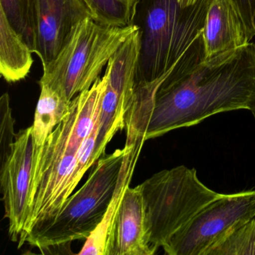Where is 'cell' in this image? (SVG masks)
<instances>
[{
    "mask_svg": "<svg viewBox=\"0 0 255 255\" xmlns=\"http://www.w3.org/2000/svg\"><path fill=\"white\" fill-rule=\"evenodd\" d=\"M36 14L35 53L43 66L56 57L79 23L93 18L81 0H37Z\"/></svg>",
    "mask_w": 255,
    "mask_h": 255,
    "instance_id": "9c48e42d",
    "label": "cell"
},
{
    "mask_svg": "<svg viewBox=\"0 0 255 255\" xmlns=\"http://www.w3.org/2000/svg\"><path fill=\"white\" fill-rule=\"evenodd\" d=\"M198 0H178V2L181 4L183 6H189V5H193Z\"/></svg>",
    "mask_w": 255,
    "mask_h": 255,
    "instance_id": "44dd1931",
    "label": "cell"
},
{
    "mask_svg": "<svg viewBox=\"0 0 255 255\" xmlns=\"http://www.w3.org/2000/svg\"><path fill=\"white\" fill-rule=\"evenodd\" d=\"M37 0H0L11 26L35 53L37 41Z\"/></svg>",
    "mask_w": 255,
    "mask_h": 255,
    "instance_id": "9a60e30c",
    "label": "cell"
},
{
    "mask_svg": "<svg viewBox=\"0 0 255 255\" xmlns=\"http://www.w3.org/2000/svg\"><path fill=\"white\" fill-rule=\"evenodd\" d=\"M0 161L2 164L11 153L17 134L14 130V119L8 93L3 94L0 98Z\"/></svg>",
    "mask_w": 255,
    "mask_h": 255,
    "instance_id": "ac0fdd59",
    "label": "cell"
},
{
    "mask_svg": "<svg viewBox=\"0 0 255 255\" xmlns=\"http://www.w3.org/2000/svg\"><path fill=\"white\" fill-rule=\"evenodd\" d=\"M36 144L32 126L16 134L11 153L1 164L0 186L8 219V235L18 243L26 222Z\"/></svg>",
    "mask_w": 255,
    "mask_h": 255,
    "instance_id": "ba28073f",
    "label": "cell"
},
{
    "mask_svg": "<svg viewBox=\"0 0 255 255\" xmlns=\"http://www.w3.org/2000/svg\"><path fill=\"white\" fill-rule=\"evenodd\" d=\"M238 14L249 41L255 36V0H228Z\"/></svg>",
    "mask_w": 255,
    "mask_h": 255,
    "instance_id": "d6986e66",
    "label": "cell"
},
{
    "mask_svg": "<svg viewBox=\"0 0 255 255\" xmlns=\"http://www.w3.org/2000/svg\"><path fill=\"white\" fill-rule=\"evenodd\" d=\"M211 0L183 6L178 0H138L140 32L135 85L187 72L204 61L203 30Z\"/></svg>",
    "mask_w": 255,
    "mask_h": 255,
    "instance_id": "3957f363",
    "label": "cell"
},
{
    "mask_svg": "<svg viewBox=\"0 0 255 255\" xmlns=\"http://www.w3.org/2000/svg\"><path fill=\"white\" fill-rule=\"evenodd\" d=\"M138 29L135 24H101L91 17L82 20L56 57L43 66L39 85H47L71 102L93 86L110 59Z\"/></svg>",
    "mask_w": 255,
    "mask_h": 255,
    "instance_id": "5b68a950",
    "label": "cell"
},
{
    "mask_svg": "<svg viewBox=\"0 0 255 255\" xmlns=\"http://www.w3.org/2000/svg\"><path fill=\"white\" fill-rule=\"evenodd\" d=\"M92 13L94 20L101 24L126 26L133 24L130 10L120 0H81Z\"/></svg>",
    "mask_w": 255,
    "mask_h": 255,
    "instance_id": "e0dca14e",
    "label": "cell"
},
{
    "mask_svg": "<svg viewBox=\"0 0 255 255\" xmlns=\"http://www.w3.org/2000/svg\"><path fill=\"white\" fill-rule=\"evenodd\" d=\"M41 93L35 109L32 133L37 147H41L49 135L63 120L71 107V102L47 85L40 84Z\"/></svg>",
    "mask_w": 255,
    "mask_h": 255,
    "instance_id": "5bb4252c",
    "label": "cell"
},
{
    "mask_svg": "<svg viewBox=\"0 0 255 255\" xmlns=\"http://www.w3.org/2000/svg\"><path fill=\"white\" fill-rule=\"evenodd\" d=\"M127 151L125 145L100 158L85 184L66 200L56 216L35 225L25 243L43 251L86 240L107 213Z\"/></svg>",
    "mask_w": 255,
    "mask_h": 255,
    "instance_id": "277c9868",
    "label": "cell"
},
{
    "mask_svg": "<svg viewBox=\"0 0 255 255\" xmlns=\"http://www.w3.org/2000/svg\"><path fill=\"white\" fill-rule=\"evenodd\" d=\"M144 142V141H140L132 144H125L128 147V151L124 158L113 199L104 219L95 228V231L86 239V243L78 255H106L109 235L114 222L115 216L127 188L129 186Z\"/></svg>",
    "mask_w": 255,
    "mask_h": 255,
    "instance_id": "7c38bea8",
    "label": "cell"
},
{
    "mask_svg": "<svg viewBox=\"0 0 255 255\" xmlns=\"http://www.w3.org/2000/svg\"><path fill=\"white\" fill-rule=\"evenodd\" d=\"M120 1L129 8V9L130 10L131 12H132V15H133L134 19L135 14V8H136L138 0H120Z\"/></svg>",
    "mask_w": 255,
    "mask_h": 255,
    "instance_id": "ffe728a7",
    "label": "cell"
},
{
    "mask_svg": "<svg viewBox=\"0 0 255 255\" xmlns=\"http://www.w3.org/2000/svg\"><path fill=\"white\" fill-rule=\"evenodd\" d=\"M207 255H255V217L233 230Z\"/></svg>",
    "mask_w": 255,
    "mask_h": 255,
    "instance_id": "2e32d148",
    "label": "cell"
},
{
    "mask_svg": "<svg viewBox=\"0 0 255 255\" xmlns=\"http://www.w3.org/2000/svg\"><path fill=\"white\" fill-rule=\"evenodd\" d=\"M32 53L0 8V74L4 80L16 83L26 78L33 64Z\"/></svg>",
    "mask_w": 255,
    "mask_h": 255,
    "instance_id": "4fadbf2b",
    "label": "cell"
},
{
    "mask_svg": "<svg viewBox=\"0 0 255 255\" xmlns=\"http://www.w3.org/2000/svg\"><path fill=\"white\" fill-rule=\"evenodd\" d=\"M255 105V44L203 61L180 75L168 74L155 95L144 138L198 125L226 112Z\"/></svg>",
    "mask_w": 255,
    "mask_h": 255,
    "instance_id": "6da1fadb",
    "label": "cell"
},
{
    "mask_svg": "<svg viewBox=\"0 0 255 255\" xmlns=\"http://www.w3.org/2000/svg\"><path fill=\"white\" fill-rule=\"evenodd\" d=\"M139 186H128L109 235L106 255H153Z\"/></svg>",
    "mask_w": 255,
    "mask_h": 255,
    "instance_id": "30bf717a",
    "label": "cell"
},
{
    "mask_svg": "<svg viewBox=\"0 0 255 255\" xmlns=\"http://www.w3.org/2000/svg\"><path fill=\"white\" fill-rule=\"evenodd\" d=\"M255 217V190L224 195L200 210L162 247L168 255H207L233 230Z\"/></svg>",
    "mask_w": 255,
    "mask_h": 255,
    "instance_id": "52a82bcc",
    "label": "cell"
},
{
    "mask_svg": "<svg viewBox=\"0 0 255 255\" xmlns=\"http://www.w3.org/2000/svg\"><path fill=\"white\" fill-rule=\"evenodd\" d=\"M204 60L249 44L246 29L228 0H211L203 30Z\"/></svg>",
    "mask_w": 255,
    "mask_h": 255,
    "instance_id": "8fae6325",
    "label": "cell"
},
{
    "mask_svg": "<svg viewBox=\"0 0 255 255\" xmlns=\"http://www.w3.org/2000/svg\"><path fill=\"white\" fill-rule=\"evenodd\" d=\"M150 246L157 250L200 210L221 196L198 179L195 168L162 170L138 185Z\"/></svg>",
    "mask_w": 255,
    "mask_h": 255,
    "instance_id": "8992f818",
    "label": "cell"
},
{
    "mask_svg": "<svg viewBox=\"0 0 255 255\" xmlns=\"http://www.w3.org/2000/svg\"><path fill=\"white\" fill-rule=\"evenodd\" d=\"M251 112H252V114L254 115V116L255 117V105L254 106L253 109H252V110H251Z\"/></svg>",
    "mask_w": 255,
    "mask_h": 255,
    "instance_id": "7402d4cb",
    "label": "cell"
},
{
    "mask_svg": "<svg viewBox=\"0 0 255 255\" xmlns=\"http://www.w3.org/2000/svg\"><path fill=\"white\" fill-rule=\"evenodd\" d=\"M106 88L107 77L104 75L90 89L76 96L68 114L45 143L36 146L26 222L19 249L35 225L59 213L75 189L73 177L79 152L98 122Z\"/></svg>",
    "mask_w": 255,
    "mask_h": 255,
    "instance_id": "7a4b0ae2",
    "label": "cell"
}]
</instances>
